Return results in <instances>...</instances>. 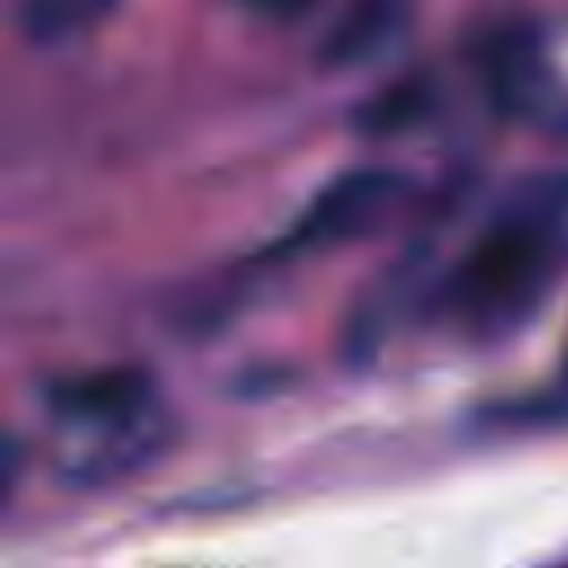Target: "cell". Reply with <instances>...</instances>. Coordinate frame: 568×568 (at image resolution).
<instances>
[{
  "label": "cell",
  "mask_w": 568,
  "mask_h": 568,
  "mask_svg": "<svg viewBox=\"0 0 568 568\" xmlns=\"http://www.w3.org/2000/svg\"><path fill=\"white\" fill-rule=\"evenodd\" d=\"M413 18V0H346L328 36L320 40L324 67H364L382 58Z\"/></svg>",
  "instance_id": "cell-5"
},
{
  "label": "cell",
  "mask_w": 568,
  "mask_h": 568,
  "mask_svg": "<svg viewBox=\"0 0 568 568\" xmlns=\"http://www.w3.org/2000/svg\"><path fill=\"white\" fill-rule=\"evenodd\" d=\"M13 479H18V444L0 430V510H4V501L13 493Z\"/></svg>",
  "instance_id": "cell-9"
},
{
  "label": "cell",
  "mask_w": 568,
  "mask_h": 568,
  "mask_svg": "<svg viewBox=\"0 0 568 568\" xmlns=\"http://www.w3.org/2000/svg\"><path fill=\"white\" fill-rule=\"evenodd\" d=\"M484 89L493 106L510 120L528 124H559L568 120L564 84L532 31H497L484 49Z\"/></svg>",
  "instance_id": "cell-3"
},
{
  "label": "cell",
  "mask_w": 568,
  "mask_h": 568,
  "mask_svg": "<svg viewBox=\"0 0 568 568\" xmlns=\"http://www.w3.org/2000/svg\"><path fill=\"white\" fill-rule=\"evenodd\" d=\"M404 195V182L386 169H351L337 173L328 186L315 191V200L297 213V222L284 235V253H328L359 235H368Z\"/></svg>",
  "instance_id": "cell-2"
},
{
  "label": "cell",
  "mask_w": 568,
  "mask_h": 568,
  "mask_svg": "<svg viewBox=\"0 0 568 568\" xmlns=\"http://www.w3.org/2000/svg\"><path fill=\"white\" fill-rule=\"evenodd\" d=\"M240 4L266 22H302L320 0H240Z\"/></svg>",
  "instance_id": "cell-8"
},
{
  "label": "cell",
  "mask_w": 568,
  "mask_h": 568,
  "mask_svg": "<svg viewBox=\"0 0 568 568\" xmlns=\"http://www.w3.org/2000/svg\"><path fill=\"white\" fill-rule=\"evenodd\" d=\"M120 0H22L18 22L36 44H67L115 13Z\"/></svg>",
  "instance_id": "cell-6"
},
{
  "label": "cell",
  "mask_w": 568,
  "mask_h": 568,
  "mask_svg": "<svg viewBox=\"0 0 568 568\" xmlns=\"http://www.w3.org/2000/svg\"><path fill=\"white\" fill-rule=\"evenodd\" d=\"M493 430H564L568 426V364L550 386L488 413Z\"/></svg>",
  "instance_id": "cell-7"
},
{
  "label": "cell",
  "mask_w": 568,
  "mask_h": 568,
  "mask_svg": "<svg viewBox=\"0 0 568 568\" xmlns=\"http://www.w3.org/2000/svg\"><path fill=\"white\" fill-rule=\"evenodd\" d=\"M49 408L71 426L138 439L151 408H155V395L138 368H102V373L58 382L49 390Z\"/></svg>",
  "instance_id": "cell-4"
},
{
  "label": "cell",
  "mask_w": 568,
  "mask_h": 568,
  "mask_svg": "<svg viewBox=\"0 0 568 568\" xmlns=\"http://www.w3.org/2000/svg\"><path fill=\"white\" fill-rule=\"evenodd\" d=\"M568 266V173H528L501 191L488 222L462 248L444 311L470 337L524 328Z\"/></svg>",
  "instance_id": "cell-1"
}]
</instances>
